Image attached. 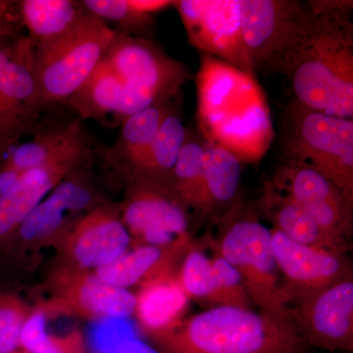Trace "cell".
Segmentation results:
<instances>
[{"mask_svg":"<svg viewBox=\"0 0 353 353\" xmlns=\"http://www.w3.org/2000/svg\"><path fill=\"white\" fill-rule=\"evenodd\" d=\"M307 2V17L273 75H284L294 99L306 108L352 119L353 2Z\"/></svg>","mask_w":353,"mask_h":353,"instance_id":"cell-1","label":"cell"},{"mask_svg":"<svg viewBox=\"0 0 353 353\" xmlns=\"http://www.w3.org/2000/svg\"><path fill=\"white\" fill-rule=\"evenodd\" d=\"M194 81L197 126L204 141L231 152L241 163L259 162L270 148L275 131L256 77L199 52Z\"/></svg>","mask_w":353,"mask_h":353,"instance_id":"cell-2","label":"cell"},{"mask_svg":"<svg viewBox=\"0 0 353 353\" xmlns=\"http://www.w3.org/2000/svg\"><path fill=\"white\" fill-rule=\"evenodd\" d=\"M164 353H306L290 320L216 306L153 334Z\"/></svg>","mask_w":353,"mask_h":353,"instance_id":"cell-3","label":"cell"},{"mask_svg":"<svg viewBox=\"0 0 353 353\" xmlns=\"http://www.w3.org/2000/svg\"><path fill=\"white\" fill-rule=\"evenodd\" d=\"M217 222V254L239 272L252 305L265 314L290 320L272 231L260 222L256 209L241 199Z\"/></svg>","mask_w":353,"mask_h":353,"instance_id":"cell-4","label":"cell"},{"mask_svg":"<svg viewBox=\"0 0 353 353\" xmlns=\"http://www.w3.org/2000/svg\"><path fill=\"white\" fill-rule=\"evenodd\" d=\"M281 146L283 162L321 174L353 203V119L292 99L281 118Z\"/></svg>","mask_w":353,"mask_h":353,"instance_id":"cell-5","label":"cell"},{"mask_svg":"<svg viewBox=\"0 0 353 353\" xmlns=\"http://www.w3.org/2000/svg\"><path fill=\"white\" fill-rule=\"evenodd\" d=\"M103 61L124 83V92L114 121L121 124L134 114L173 101L192 80L189 67L174 59L152 39L117 31Z\"/></svg>","mask_w":353,"mask_h":353,"instance_id":"cell-6","label":"cell"},{"mask_svg":"<svg viewBox=\"0 0 353 353\" xmlns=\"http://www.w3.org/2000/svg\"><path fill=\"white\" fill-rule=\"evenodd\" d=\"M117 30L92 14L73 32L34 50V73L44 106L65 103L105 57Z\"/></svg>","mask_w":353,"mask_h":353,"instance_id":"cell-7","label":"cell"},{"mask_svg":"<svg viewBox=\"0 0 353 353\" xmlns=\"http://www.w3.org/2000/svg\"><path fill=\"white\" fill-rule=\"evenodd\" d=\"M173 6L199 52L256 77L243 43L241 0H178Z\"/></svg>","mask_w":353,"mask_h":353,"instance_id":"cell-8","label":"cell"},{"mask_svg":"<svg viewBox=\"0 0 353 353\" xmlns=\"http://www.w3.org/2000/svg\"><path fill=\"white\" fill-rule=\"evenodd\" d=\"M308 11L307 1L241 0L243 43L255 74L273 75Z\"/></svg>","mask_w":353,"mask_h":353,"instance_id":"cell-9","label":"cell"},{"mask_svg":"<svg viewBox=\"0 0 353 353\" xmlns=\"http://www.w3.org/2000/svg\"><path fill=\"white\" fill-rule=\"evenodd\" d=\"M121 219L141 245L170 248L190 241V213L171 190L143 181L129 182Z\"/></svg>","mask_w":353,"mask_h":353,"instance_id":"cell-10","label":"cell"},{"mask_svg":"<svg viewBox=\"0 0 353 353\" xmlns=\"http://www.w3.org/2000/svg\"><path fill=\"white\" fill-rule=\"evenodd\" d=\"M290 321L304 347L353 350V281L343 279L289 307Z\"/></svg>","mask_w":353,"mask_h":353,"instance_id":"cell-11","label":"cell"},{"mask_svg":"<svg viewBox=\"0 0 353 353\" xmlns=\"http://www.w3.org/2000/svg\"><path fill=\"white\" fill-rule=\"evenodd\" d=\"M269 181L308 213L324 233L347 248L352 231L353 203L321 174L282 162Z\"/></svg>","mask_w":353,"mask_h":353,"instance_id":"cell-12","label":"cell"},{"mask_svg":"<svg viewBox=\"0 0 353 353\" xmlns=\"http://www.w3.org/2000/svg\"><path fill=\"white\" fill-rule=\"evenodd\" d=\"M272 245L283 280L288 307L343 279L352 277L343 252L312 248L273 229Z\"/></svg>","mask_w":353,"mask_h":353,"instance_id":"cell-13","label":"cell"},{"mask_svg":"<svg viewBox=\"0 0 353 353\" xmlns=\"http://www.w3.org/2000/svg\"><path fill=\"white\" fill-rule=\"evenodd\" d=\"M90 165V161L58 183L50 196L21 223L18 228L23 240L34 245L66 236L81 218L101 205L99 194L88 180Z\"/></svg>","mask_w":353,"mask_h":353,"instance_id":"cell-14","label":"cell"},{"mask_svg":"<svg viewBox=\"0 0 353 353\" xmlns=\"http://www.w3.org/2000/svg\"><path fill=\"white\" fill-rule=\"evenodd\" d=\"M65 240L68 268L88 271L119 259L129 250L132 239L121 219V208L101 203L81 218Z\"/></svg>","mask_w":353,"mask_h":353,"instance_id":"cell-15","label":"cell"},{"mask_svg":"<svg viewBox=\"0 0 353 353\" xmlns=\"http://www.w3.org/2000/svg\"><path fill=\"white\" fill-rule=\"evenodd\" d=\"M92 157L88 141L43 166L24 172L12 190L0 196V236L19 227L48 192L92 161Z\"/></svg>","mask_w":353,"mask_h":353,"instance_id":"cell-16","label":"cell"},{"mask_svg":"<svg viewBox=\"0 0 353 353\" xmlns=\"http://www.w3.org/2000/svg\"><path fill=\"white\" fill-rule=\"evenodd\" d=\"M43 108L34 73V50L29 38L22 39L0 83V126L17 136L34 128Z\"/></svg>","mask_w":353,"mask_h":353,"instance_id":"cell-17","label":"cell"},{"mask_svg":"<svg viewBox=\"0 0 353 353\" xmlns=\"http://www.w3.org/2000/svg\"><path fill=\"white\" fill-rule=\"evenodd\" d=\"M55 288L64 305L85 317L129 318L136 310V296L130 290L108 284L88 271L66 267L57 274Z\"/></svg>","mask_w":353,"mask_h":353,"instance_id":"cell-18","label":"cell"},{"mask_svg":"<svg viewBox=\"0 0 353 353\" xmlns=\"http://www.w3.org/2000/svg\"><path fill=\"white\" fill-rule=\"evenodd\" d=\"M255 209L273 223L274 229L296 243L332 252H345L347 248L324 233L299 204L269 180L264 183Z\"/></svg>","mask_w":353,"mask_h":353,"instance_id":"cell-19","label":"cell"},{"mask_svg":"<svg viewBox=\"0 0 353 353\" xmlns=\"http://www.w3.org/2000/svg\"><path fill=\"white\" fill-rule=\"evenodd\" d=\"M241 164L231 152L205 141L203 203L199 220L219 221L241 201Z\"/></svg>","mask_w":353,"mask_h":353,"instance_id":"cell-20","label":"cell"},{"mask_svg":"<svg viewBox=\"0 0 353 353\" xmlns=\"http://www.w3.org/2000/svg\"><path fill=\"white\" fill-rule=\"evenodd\" d=\"M192 245L190 241L170 248L139 245L110 264L95 269L94 274L103 282L122 289L143 285L171 274L176 260L183 256Z\"/></svg>","mask_w":353,"mask_h":353,"instance_id":"cell-21","label":"cell"},{"mask_svg":"<svg viewBox=\"0 0 353 353\" xmlns=\"http://www.w3.org/2000/svg\"><path fill=\"white\" fill-rule=\"evenodd\" d=\"M176 102L164 118L148 152L127 176L129 182L143 181L172 190L174 170L188 129Z\"/></svg>","mask_w":353,"mask_h":353,"instance_id":"cell-22","label":"cell"},{"mask_svg":"<svg viewBox=\"0 0 353 353\" xmlns=\"http://www.w3.org/2000/svg\"><path fill=\"white\" fill-rule=\"evenodd\" d=\"M136 299L134 313L150 336L163 333L182 321L189 303V296L173 273L141 285Z\"/></svg>","mask_w":353,"mask_h":353,"instance_id":"cell-23","label":"cell"},{"mask_svg":"<svg viewBox=\"0 0 353 353\" xmlns=\"http://www.w3.org/2000/svg\"><path fill=\"white\" fill-rule=\"evenodd\" d=\"M20 12L34 50L59 41L90 15L82 2L73 0H24Z\"/></svg>","mask_w":353,"mask_h":353,"instance_id":"cell-24","label":"cell"},{"mask_svg":"<svg viewBox=\"0 0 353 353\" xmlns=\"http://www.w3.org/2000/svg\"><path fill=\"white\" fill-rule=\"evenodd\" d=\"M157 104L130 116L121 123L117 141L108 152L111 163L128 176L152 145L164 118L176 99Z\"/></svg>","mask_w":353,"mask_h":353,"instance_id":"cell-25","label":"cell"},{"mask_svg":"<svg viewBox=\"0 0 353 353\" xmlns=\"http://www.w3.org/2000/svg\"><path fill=\"white\" fill-rule=\"evenodd\" d=\"M124 83L119 76L102 61L88 80L65 103L83 119L105 122L108 115H115L122 101Z\"/></svg>","mask_w":353,"mask_h":353,"instance_id":"cell-26","label":"cell"},{"mask_svg":"<svg viewBox=\"0 0 353 353\" xmlns=\"http://www.w3.org/2000/svg\"><path fill=\"white\" fill-rule=\"evenodd\" d=\"M88 139L80 121L44 130L30 143L16 148L9 166L21 172L31 170L57 159Z\"/></svg>","mask_w":353,"mask_h":353,"instance_id":"cell-27","label":"cell"},{"mask_svg":"<svg viewBox=\"0 0 353 353\" xmlns=\"http://www.w3.org/2000/svg\"><path fill=\"white\" fill-rule=\"evenodd\" d=\"M178 280L189 299L209 308L224 305L222 262L217 255L209 259L201 248L190 245L183 255Z\"/></svg>","mask_w":353,"mask_h":353,"instance_id":"cell-28","label":"cell"},{"mask_svg":"<svg viewBox=\"0 0 353 353\" xmlns=\"http://www.w3.org/2000/svg\"><path fill=\"white\" fill-rule=\"evenodd\" d=\"M205 141L196 132L187 131V138L174 170L172 192L179 201L201 219L203 203V152Z\"/></svg>","mask_w":353,"mask_h":353,"instance_id":"cell-29","label":"cell"},{"mask_svg":"<svg viewBox=\"0 0 353 353\" xmlns=\"http://www.w3.org/2000/svg\"><path fill=\"white\" fill-rule=\"evenodd\" d=\"M83 8L101 21H111L120 28L119 32L152 39L155 28L153 16L139 12L128 0H83Z\"/></svg>","mask_w":353,"mask_h":353,"instance_id":"cell-30","label":"cell"},{"mask_svg":"<svg viewBox=\"0 0 353 353\" xmlns=\"http://www.w3.org/2000/svg\"><path fill=\"white\" fill-rule=\"evenodd\" d=\"M136 332L129 318L106 317L94 319L88 331V345L94 353H116Z\"/></svg>","mask_w":353,"mask_h":353,"instance_id":"cell-31","label":"cell"},{"mask_svg":"<svg viewBox=\"0 0 353 353\" xmlns=\"http://www.w3.org/2000/svg\"><path fill=\"white\" fill-rule=\"evenodd\" d=\"M48 310L37 309L28 316L22 332L20 343L32 353H62L57 341L48 331Z\"/></svg>","mask_w":353,"mask_h":353,"instance_id":"cell-32","label":"cell"},{"mask_svg":"<svg viewBox=\"0 0 353 353\" xmlns=\"http://www.w3.org/2000/svg\"><path fill=\"white\" fill-rule=\"evenodd\" d=\"M27 318L20 306H0V353H11L18 347Z\"/></svg>","mask_w":353,"mask_h":353,"instance_id":"cell-33","label":"cell"},{"mask_svg":"<svg viewBox=\"0 0 353 353\" xmlns=\"http://www.w3.org/2000/svg\"><path fill=\"white\" fill-rule=\"evenodd\" d=\"M130 6L139 12L152 16L169 6H173L174 1L168 0H128Z\"/></svg>","mask_w":353,"mask_h":353,"instance_id":"cell-34","label":"cell"},{"mask_svg":"<svg viewBox=\"0 0 353 353\" xmlns=\"http://www.w3.org/2000/svg\"><path fill=\"white\" fill-rule=\"evenodd\" d=\"M116 353H164L155 350L154 347H150V345L145 343V341L139 340V339L132 338L125 341L122 345L118 347Z\"/></svg>","mask_w":353,"mask_h":353,"instance_id":"cell-35","label":"cell"},{"mask_svg":"<svg viewBox=\"0 0 353 353\" xmlns=\"http://www.w3.org/2000/svg\"><path fill=\"white\" fill-rule=\"evenodd\" d=\"M23 173L24 172L16 170L10 166H8L6 170L2 171L0 173V196H4L11 192Z\"/></svg>","mask_w":353,"mask_h":353,"instance_id":"cell-36","label":"cell"},{"mask_svg":"<svg viewBox=\"0 0 353 353\" xmlns=\"http://www.w3.org/2000/svg\"><path fill=\"white\" fill-rule=\"evenodd\" d=\"M10 57L11 54H9L7 51L0 48V83H1L2 76H3L4 71H6Z\"/></svg>","mask_w":353,"mask_h":353,"instance_id":"cell-37","label":"cell"}]
</instances>
